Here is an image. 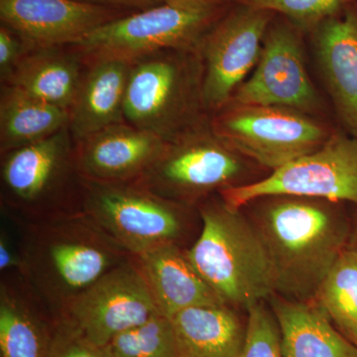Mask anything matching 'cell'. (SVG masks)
Listing matches in <instances>:
<instances>
[{
    "label": "cell",
    "mask_w": 357,
    "mask_h": 357,
    "mask_svg": "<svg viewBox=\"0 0 357 357\" xmlns=\"http://www.w3.org/2000/svg\"><path fill=\"white\" fill-rule=\"evenodd\" d=\"M281 333L284 357H357V347L312 301L269 299Z\"/></svg>",
    "instance_id": "ffe728a7"
},
{
    "label": "cell",
    "mask_w": 357,
    "mask_h": 357,
    "mask_svg": "<svg viewBox=\"0 0 357 357\" xmlns=\"http://www.w3.org/2000/svg\"><path fill=\"white\" fill-rule=\"evenodd\" d=\"M13 223L20 239L22 277L56 318L96 281L131 257L84 213Z\"/></svg>",
    "instance_id": "7a4b0ae2"
},
{
    "label": "cell",
    "mask_w": 357,
    "mask_h": 357,
    "mask_svg": "<svg viewBox=\"0 0 357 357\" xmlns=\"http://www.w3.org/2000/svg\"><path fill=\"white\" fill-rule=\"evenodd\" d=\"M356 1L357 2V0H356Z\"/></svg>",
    "instance_id": "e575fe53"
},
{
    "label": "cell",
    "mask_w": 357,
    "mask_h": 357,
    "mask_svg": "<svg viewBox=\"0 0 357 357\" xmlns=\"http://www.w3.org/2000/svg\"><path fill=\"white\" fill-rule=\"evenodd\" d=\"M298 30L288 20H272L255 73L229 102L302 112L314 107L316 93L305 69Z\"/></svg>",
    "instance_id": "4fadbf2b"
},
{
    "label": "cell",
    "mask_w": 357,
    "mask_h": 357,
    "mask_svg": "<svg viewBox=\"0 0 357 357\" xmlns=\"http://www.w3.org/2000/svg\"><path fill=\"white\" fill-rule=\"evenodd\" d=\"M48 357H112V354L109 345L93 344L67 319L58 318Z\"/></svg>",
    "instance_id": "83f0119b"
},
{
    "label": "cell",
    "mask_w": 357,
    "mask_h": 357,
    "mask_svg": "<svg viewBox=\"0 0 357 357\" xmlns=\"http://www.w3.org/2000/svg\"><path fill=\"white\" fill-rule=\"evenodd\" d=\"M340 332L344 333L345 337L349 338L351 342H354V344L357 347V326L352 325L349 326H345V328L340 330Z\"/></svg>",
    "instance_id": "d6a6232c"
},
{
    "label": "cell",
    "mask_w": 357,
    "mask_h": 357,
    "mask_svg": "<svg viewBox=\"0 0 357 357\" xmlns=\"http://www.w3.org/2000/svg\"><path fill=\"white\" fill-rule=\"evenodd\" d=\"M58 318L20 274L0 278V357H48Z\"/></svg>",
    "instance_id": "2e32d148"
},
{
    "label": "cell",
    "mask_w": 357,
    "mask_h": 357,
    "mask_svg": "<svg viewBox=\"0 0 357 357\" xmlns=\"http://www.w3.org/2000/svg\"><path fill=\"white\" fill-rule=\"evenodd\" d=\"M196 49L156 52L130 63L126 122L171 143L211 123Z\"/></svg>",
    "instance_id": "5b68a950"
},
{
    "label": "cell",
    "mask_w": 357,
    "mask_h": 357,
    "mask_svg": "<svg viewBox=\"0 0 357 357\" xmlns=\"http://www.w3.org/2000/svg\"><path fill=\"white\" fill-rule=\"evenodd\" d=\"M146 282L157 309L164 316L190 307L225 305L176 244L132 256Z\"/></svg>",
    "instance_id": "ac0fdd59"
},
{
    "label": "cell",
    "mask_w": 357,
    "mask_h": 357,
    "mask_svg": "<svg viewBox=\"0 0 357 357\" xmlns=\"http://www.w3.org/2000/svg\"><path fill=\"white\" fill-rule=\"evenodd\" d=\"M241 157L213 133L210 123L169 143L136 181L163 198L197 208L236 185L243 172Z\"/></svg>",
    "instance_id": "9c48e42d"
},
{
    "label": "cell",
    "mask_w": 357,
    "mask_h": 357,
    "mask_svg": "<svg viewBox=\"0 0 357 357\" xmlns=\"http://www.w3.org/2000/svg\"><path fill=\"white\" fill-rule=\"evenodd\" d=\"M236 210L266 197L289 196L357 204V138L337 133L312 153L294 160L258 182L220 192Z\"/></svg>",
    "instance_id": "30bf717a"
},
{
    "label": "cell",
    "mask_w": 357,
    "mask_h": 357,
    "mask_svg": "<svg viewBox=\"0 0 357 357\" xmlns=\"http://www.w3.org/2000/svg\"><path fill=\"white\" fill-rule=\"evenodd\" d=\"M351 0H244L246 3L280 14L298 29H311L344 8Z\"/></svg>",
    "instance_id": "484cf974"
},
{
    "label": "cell",
    "mask_w": 357,
    "mask_h": 357,
    "mask_svg": "<svg viewBox=\"0 0 357 357\" xmlns=\"http://www.w3.org/2000/svg\"><path fill=\"white\" fill-rule=\"evenodd\" d=\"M86 64L69 110V128L76 142L112 124L126 122L124 102L130 63L96 60Z\"/></svg>",
    "instance_id": "d6986e66"
},
{
    "label": "cell",
    "mask_w": 357,
    "mask_h": 357,
    "mask_svg": "<svg viewBox=\"0 0 357 357\" xmlns=\"http://www.w3.org/2000/svg\"><path fill=\"white\" fill-rule=\"evenodd\" d=\"M351 246H354V248H357V222L354 223V234H352Z\"/></svg>",
    "instance_id": "836d02e7"
},
{
    "label": "cell",
    "mask_w": 357,
    "mask_h": 357,
    "mask_svg": "<svg viewBox=\"0 0 357 357\" xmlns=\"http://www.w3.org/2000/svg\"><path fill=\"white\" fill-rule=\"evenodd\" d=\"M86 66L72 45L31 46L3 84L69 112Z\"/></svg>",
    "instance_id": "44dd1931"
},
{
    "label": "cell",
    "mask_w": 357,
    "mask_h": 357,
    "mask_svg": "<svg viewBox=\"0 0 357 357\" xmlns=\"http://www.w3.org/2000/svg\"><path fill=\"white\" fill-rule=\"evenodd\" d=\"M213 133L241 156L276 171L331 137L299 110L229 102L211 116Z\"/></svg>",
    "instance_id": "ba28073f"
},
{
    "label": "cell",
    "mask_w": 357,
    "mask_h": 357,
    "mask_svg": "<svg viewBox=\"0 0 357 357\" xmlns=\"http://www.w3.org/2000/svg\"><path fill=\"white\" fill-rule=\"evenodd\" d=\"M109 349L112 357H178L172 321L161 312L119 333Z\"/></svg>",
    "instance_id": "d4e9b609"
},
{
    "label": "cell",
    "mask_w": 357,
    "mask_h": 357,
    "mask_svg": "<svg viewBox=\"0 0 357 357\" xmlns=\"http://www.w3.org/2000/svg\"><path fill=\"white\" fill-rule=\"evenodd\" d=\"M77 1L93 4V6L121 9V10L130 11V13L144 10V9L162 3L161 0H77Z\"/></svg>",
    "instance_id": "4dcf8cb0"
},
{
    "label": "cell",
    "mask_w": 357,
    "mask_h": 357,
    "mask_svg": "<svg viewBox=\"0 0 357 357\" xmlns=\"http://www.w3.org/2000/svg\"><path fill=\"white\" fill-rule=\"evenodd\" d=\"M22 37L6 26H0V83H7L30 48Z\"/></svg>",
    "instance_id": "f1b7e54d"
},
{
    "label": "cell",
    "mask_w": 357,
    "mask_h": 357,
    "mask_svg": "<svg viewBox=\"0 0 357 357\" xmlns=\"http://www.w3.org/2000/svg\"><path fill=\"white\" fill-rule=\"evenodd\" d=\"M317 49L340 121L357 138V2L314 28Z\"/></svg>",
    "instance_id": "e0dca14e"
},
{
    "label": "cell",
    "mask_w": 357,
    "mask_h": 357,
    "mask_svg": "<svg viewBox=\"0 0 357 357\" xmlns=\"http://www.w3.org/2000/svg\"><path fill=\"white\" fill-rule=\"evenodd\" d=\"M129 13H132L77 0H0L1 25L32 47L79 43L98 28Z\"/></svg>",
    "instance_id": "5bb4252c"
},
{
    "label": "cell",
    "mask_w": 357,
    "mask_h": 357,
    "mask_svg": "<svg viewBox=\"0 0 357 357\" xmlns=\"http://www.w3.org/2000/svg\"><path fill=\"white\" fill-rule=\"evenodd\" d=\"M158 312L131 256L73 301L59 318L67 319L93 344L107 347L119 333Z\"/></svg>",
    "instance_id": "7c38bea8"
},
{
    "label": "cell",
    "mask_w": 357,
    "mask_h": 357,
    "mask_svg": "<svg viewBox=\"0 0 357 357\" xmlns=\"http://www.w3.org/2000/svg\"><path fill=\"white\" fill-rule=\"evenodd\" d=\"M231 6L160 3L112 21L72 46L83 56L84 62L131 63L156 52L196 49Z\"/></svg>",
    "instance_id": "52a82bcc"
},
{
    "label": "cell",
    "mask_w": 357,
    "mask_h": 357,
    "mask_svg": "<svg viewBox=\"0 0 357 357\" xmlns=\"http://www.w3.org/2000/svg\"><path fill=\"white\" fill-rule=\"evenodd\" d=\"M338 330L357 326V248L349 245L330 270L314 299Z\"/></svg>",
    "instance_id": "cb8c5ba5"
},
{
    "label": "cell",
    "mask_w": 357,
    "mask_h": 357,
    "mask_svg": "<svg viewBox=\"0 0 357 357\" xmlns=\"http://www.w3.org/2000/svg\"><path fill=\"white\" fill-rule=\"evenodd\" d=\"M168 144L128 122L112 124L76 142L77 166L86 180L131 182L146 172Z\"/></svg>",
    "instance_id": "9a60e30c"
},
{
    "label": "cell",
    "mask_w": 357,
    "mask_h": 357,
    "mask_svg": "<svg viewBox=\"0 0 357 357\" xmlns=\"http://www.w3.org/2000/svg\"><path fill=\"white\" fill-rule=\"evenodd\" d=\"M258 201L248 218L269 256L274 295L314 300L326 275L351 245L354 223L342 203L289 196Z\"/></svg>",
    "instance_id": "6da1fadb"
},
{
    "label": "cell",
    "mask_w": 357,
    "mask_h": 357,
    "mask_svg": "<svg viewBox=\"0 0 357 357\" xmlns=\"http://www.w3.org/2000/svg\"><path fill=\"white\" fill-rule=\"evenodd\" d=\"M83 213L131 256L171 244L188 248L201 230L198 208L163 198L137 181L84 178Z\"/></svg>",
    "instance_id": "8992f818"
},
{
    "label": "cell",
    "mask_w": 357,
    "mask_h": 357,
    "mask_svg": "<svg viewBox=\"0 0 357 357\" xmlns=\"http://www.w3.org/2000/svg\"><path fill=\"white\" fill-rule=\"evenodd\" d=\"M275 14L239 2L230 7L199 44L203 62V98L211 115L231 100L259 60Z\"/></svg>",
    "instance_id": "8fae6325"
},
{
    "label": "cell",
    "mask_w": 357,
    "mask_h": 357,
    "mask_svg": "<svg viewBox=\"0 0 357 357\" xmlns=\"http://www.w3.org/2000/svg\"><path fill=\"white\" fill-rule=\"evenodd\" d=\"M178 357H241L246 323L227 306L190 307L171 317Z\"/></svg>",
    "instance_id": "7402d4cb"
},
{
    "label": "cell",
    "mask_w": 357,
    "mask_h": 357,
    "mask_svg": "<svg viewBox=\"0 0 357 357\" xmlns=\"http://www.w3.org/2000/svg\"><path fill=\"white\" fill-rule=\"evenodd\" d=\"M69 112L1 84L0 154L46 139L69 126Z\"/></svg>",
    "instance_id": "603a6c76"
},
{
    "label": "cell",
    "mask_w": 357,
    "mask_h": 357,
    "mask_svg": "<svg viewBox=\"0 0 357 357\" xmlns=\"http://www.w3.org/2000/svg\"><path fill=\"white\" fill-rule=\"evenodd\" d=\"M244 0H161L162 3L192 6H225L243 2Z\"/></svg>",
    "instance_id": "1f68e13d"
},
{
    "label": "cell",
    "mask_w": 357,
    "mask_h": 357,
    "mask_svg": "<svg viewBox=\"0 0 357 357\" xmlns=\"http://www.w3.org/2000/svg\"><path fill=\"white\" fill-rule=\"evenodd\" d=\"M84 178L69 126L0 154V210L14 223L83 213Z\"/></svg>",
    "instance_id": "277c9868"
},
{
    "label": "cell",
    "mask_w": 357,
    "mask_h": 357,
    "mask_svg": "<svg viewBox=\"0 0 357 357\" xmlns=\"http://www.w3.org/2000/svg\"><path fill=\"white\" fill-rule=\"evenodd\" d=\"M246 312L245 342L241 357H284L280 328L272 310L259 302Z\"/></svg>",
    "instance_id": "4316f807"
},
{
    "label": "cell",
    "mask_w": 357,
    "mask_h": 357,
    "mask_svg": "<svg viewBox=\"0 0 357 357\" xmlns=\"http://www.w3.org/2000/svg\"><path fill=\"white\" fill-rule=\"evenodd\" d=\"M11 273L22 276V255L15 225L8 218L2 217L0 227V274Z\"/></svg>",
    "instance_id": "f546056e"
},
{
    "label": "cell",
    "mask_w": 357,
    "mask_h": 357,
    "mask_svg": "<svg viewBox=\"0 0 357 357\" xmlns=\"http://www.w3.org/2000/svg\"><path fill=\"white\" fill-rule=\"evenodd\" d=\"M201 230L188 258L227 306L248 309L275 294L273 270L257 229L220 195L197 206Z\"/></svg>",
    "instance_id": "3957f363"
}]
</instances>
